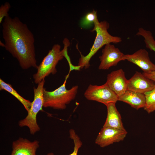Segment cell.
Wrapping results in <instances>:
<instances>
[{
    "label": "cell",
    "instance_id": "cell-14",
    "mask_svg": "<svg viewBox=\"0 0 155 155\" xmlns=\"http://www.w3.org/2000/svg\"><path fill=\"white\" fill-rule=\"evenodd\" d=\"M118 101L126 103L132 107L138 110L144 108L146 98L144 94L127 90L123 94L118 97Z\"/></svg>",
    "mask_w": 155,
    "mask_h": 155
},
{
    "label": "cell",
    "instance_id": "cell-10",
    "mask_svg": "<svg viewBox=\"0 0 155 155\" xmlns=\"http://www.w3.org/2000/svg\"><path fill=\"white\" fill-rule=\"evenodd\" d=\"M128 82L122 69L113 71L107 75L106 83L110 88L119 97L127 90Z\"/></svg>",
    "mask_w": 155,
    "mask_h": 155
},
{
    "label": "cell",
    "instance_id": "cell-1",
    "mask_svg": "<svg viewBox=\"0 0 155 155\" xmlns=\"http://www.w3.org/2000/svg\"><path fill=\"white\" fill-rule=\"evenodd\" d=\"M3 37L6 50L17 59L23 69H37L34 38L27 25L18 17H5L2 24Z\"/></svg>",
    "mask_w": 155,
    "mask_h": 155
},
{
    "label": "cell",
    "instance_id": "cell-16",
    "mask_svg": "<svg viewBox=\"0 0 155 155\" xmlns=\"http://www.w3.org/2000/svg\"><path fill=\"white\" fill-rule=\"evenodd\" d=\"M136 35L142 36L144 38L146 47L155 52V41L150 31L146 30L142 28H140Z\"/></svg>",
    "mask_w": 155,
    "mask_h": 155
},
{
    "label": "cell",
    "instance_id": "cell-21",
    "mask_svg": "<svg viewBox=\"0 0 155 155\" xmlns=\"http://www.w3.org/2000/svg\"><path fill=\"white\" fill-rule=\"evenodd\" d=\"M142 73L148 78L155 82V71L150 73L147 74L144 73Z\"/></svg>",
    "mask_w": 155,
    "mask_h": 155
},
{
    "label": "cell",
    "instance_id": "cell-17",
    "mask_svg": "<svg viewBox=\"0 0 155 155\" xmlns=\"http://www.w3.org/2000/svg\"><path fill=\"white\" fill-rule=\"evenodd\" d=\"M146 103L144 109L150 114L155 111V87L145 94Z\"/></svg>",
    "mask_w": 155,
    "mask_h": 155
},
{
    "label": "cell",
    "instance_id": "cell-12",
    "mask_svg": "<svg viewBox=\"0 0 155 155\" xmlns=\"http://www.w3.org/2000/svg\"><path fill=\"white\" fill-rule=\"evenodd\" d=\"M39 142L35 140L31 142L26 138H19L13 142L10 155H36Z\"/></svg>",
    "mask_w": 155,
    "mask_h": 155
},
{
    "label": "cell",
    "instance_id": "cell-2",
    "mask_svg": "<svg viewBox=\"0 0 155 155\" xmlns=\"http://www.w3.org/2000/svg\"><path fill=\"white\" fill-rule=\"evenodd\" d=\"M94 25V27L91 31H96V35L90 52L85 56L80 52L81 57L79 59L78 66L80 67V69H87L89 67L90 59L103 46L111 43H119L122 41L121 37L112 36L108 32V29L109 27V24L107 21L99 22L98 20Z\"/></svg>",
    "mask_w": 155,
    "mask_h": 155
},
{
    "label": "cell",
    "instance_id": "cell-13",
    "mask_svg": "<svg viewBox=\"0 0 155 155\" xmlns=\"http://www.w3.org/2000/svg\"><path fill=\"white\" fill-rule=\"evenodd\" d=\"M112 103L106 105L107 116L103 127H111L125 130L122 121L121 117L115 105Z\"/></svg>",
    "mask_w": 155,
    "mask_h": 155
},
{
    "label": "cell",
    "instance_id": "cell-7",
    "mask_svg": "<svg viewBox=\"0 0 155 155\" xmlns=\"http://www.w3.org/2000/svg\"><path fill=\"white\" fill-rule=\"evenodd\" d=\"M123 54L118 48L111 43L105 45L102 49V54L99 57L100 63L98 69H108L112 66H116L121 61H125Z\"/></svg>",
    "mask_w": 155,
    "mask_h": 155
},
{
    "label": "cell",
    "instance_id": "cell-15",
    "mask_svg": "<svg viewBox=\"0 0 155 155\" xmlns=\"http://www.w3.org/2000/svg\"><path fill=\"white\" fill-rule=\"evenodd\" d=\"M0 90H5L10 93L20 102L27 112L29 111L32 102L21 96L13 89L11 84L5 82L1 78L0 79Z\"/></svg>",
    "mask_w": 155,
    "mask_h": 155
},
{
    "label": "cell",
    "instance_id": "cell-4",
    "mask_svg": "<svg viewBox=\"0 0 155 155\" xmlns=\"http://www.w3.org/2000/svg\"><path fill=\"white\" fill-rule=\"evenodd\" d=\"M65 49L64 47L61 50L59 44L53 45L38 66L36 73L33 75L35 83L38 84L51 74L53 75L57 73V64L65 57Z\"/></svg>",
    "mask_w": 155,
    "mask_h": 155
},
{
    "label": "cell",
    "instance_id": "cell-19",
    "mask_svg": "<svg viewBox=\"0 0 155 155\" xmlns=\"http://www.w3.org/2000/svg\"><path fill=\"white\" fill-rule=\"evenodd\" d=\"M69 133L70 137L73 141L74 148L73 152L69 155H78V150L82 145V142L74 130L71 129L69 130ZM47 155H54V154L53 153H49Z\"/></svg>",
    "mask_w": 155,
    "mask_h": 155
},
{
    "label": "cell",
    "instance_id": "cell-11",
    "mask_svg": "<svg viewBox=\"0 0 155 155\" xmlns=\"http://www.w3.org/2000/svg\"><path fill=\"white\" fill-rule=\"evenodd\" d=\"M155 87L154 81L138 71L128 80L127 90L144 94Z\"/></svg>",
    "mask_w": 155,
    "mask_h": 155
},
{
    "label": "cell",
    "instance_id": "cell-8",
    "mask_svg": "<svg viewBox=\"0 0 155 155\" xmlns=\"http://www.w3.org/2000/svg\"><path fill=\"white\" fill-rule=\"evenodd\" d=\"M127 133L126 130L103 127L95 140V143L100 147L104 148L113 143L123 141Z\"/></svg>",
    "mask_w": 155,
    "mask_h": 155
},
{
    "label": "cell",
    "instance_id": "cell-3",
    "mask_svg": "<svg viewBox=\"0 0 155 155\" xmlns=\"http://www.w3.org/2000/svg\"><path fill=\"white\" fill-rule=\"evenodd\" d=\"M69 75V73L66 76L63 84L54 90L49 91L44 88L43 107H49L55 109H64L66 108L67 105L75 98L78 86H73L69 90L66 88V81Z\"/></svg>",
    "mask_w": 155,
    "mask_h": 155
},
{
    "label": "cell",
    "instance_id": "cell-18",
    "mask_svg": "<svg viewBox=\"0 0 155 155\" xmlns=\"http://www.w3.org/2000/svg\"><path fill=\"white\" fill-rule=\"evenodd\" d=\"M98 20L97 12L94 10L87 13L83 18L80 22L81 26L84 28H88Z\"/></svg>",
    "mask_w": 155,
    "mask_h": 155
},
{
    "label": "cell",
    "instance_id": "cell-22",
    "mask_svg": "<svg viewBox=\"0 0 155 155\" xmlns=\"http://www.w3.org/2000/svg\"><path fill=\"white\" fill-rule=\"evenodd\" d=\"M0 45L1 46L5 47V43H3L1 41H0Z\"/></svg>",
    "mask_w": 155,
    "mask_h": 155
},
{
    "label": "cell",
    "instance_id": "cell-6",
    "mask_svg": "<svg viewBox=\"0 0 155 155\" xmlns=\"http://www.w3.org/2000/svg\"><path fill=\"white\" fill-rule=\"evenodd\" d=\"M84 95L87 99L102 103L106 106L111 103H116L118 101V96L106 83L101 86L89 85Z\"/></svg>",
    "mask_w": 155,
    "mask_h": 155
},
{
    "label": "cell",
    "instance_id": "cell-20",
    "mask_svg": "<svg viewBox=\"0 0 155 155\" xmlns=\"http://www.w3.org/2000/svg\"><path fill=\"white\" fill-rule=\"evenodd\" d=\"M10 4L7 2L2 4L0 7V23H2L3 19L9 15L8 11L10 8Z\"/></svg>",
    "mask_w": 155,
    "mask_h": 155
},
{
    "label": "cell",
    "instance_id": "cell-5",
    "mask_svg": "<svg viewBox=\"0 0 155 155\" xmlns=\"http://www.w3.org/2000/svg\"><path fill=\"white\" fill-rule=\"evenodd\" d=\"M45 82L43 80L38 84L37 88L34 89V99L32 102L31 107L28 112V115L24 119L19 122L20 127H28L30 133L34 135L40 131V128L37 122L36 116L38 113L42 110L43 104V90Z\"/></svg>",
    "mask_w": 155,
    "mask_h": 155
},
{
    "label": "cell",
    "instance_id": "cell-9",
    "mask_svg": "<svg viewBox=\"0 0 155 155\" xmlns=\"http://www.w3.org/2000/svg\"><path fill=\"white\" fill-rule=\"evenodd\" d=\"M125 60L132 63L139 67L145 73H150L155 71V65L150 60L148 52L141 49L131 54L125 55Z\"/></svg>",
    "mask_w": 155,
    "mask_h": 155
}]
</instances>
